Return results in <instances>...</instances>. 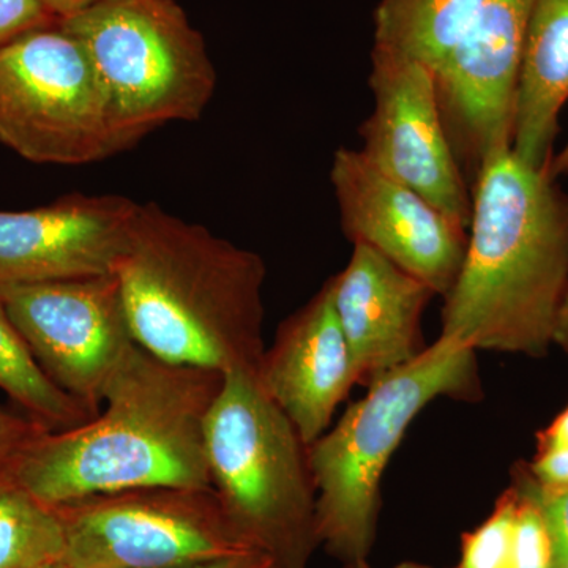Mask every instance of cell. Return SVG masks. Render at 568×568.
Masks as SVG:
<instances>
[{
  "label": "cell",
  "mask_w": 568,
  "mask_h": 568,
  "mask_svg": "<svg viewBox=\"0 0 568 568\" xmlns=\"http://www.w3.org/2000/svg\"><path fill=\"white\" fill-rule=\"evenodd\" d=\"M224 375L134 345L91 420L41 432L9 469L48 506L144 487L212 488L205 422Z\"/></svg>",
  "instance_id": "6da1fadb"
},
{
  "label": "cell",
  "mask_w": 568,
  "mask_h": 568,
  "mask_svg": "<svg viewBox=\"0 0 568 568\" xmlns=\"http://www.w3.org/2000/svg\"><path fill=\"white\" fill-rule=\"evenodd\" d=\"M462 271L440 335L474 351L541 357L568 293V193L511 149L481 163Z\"/></svg>",
  "instance_id": "7a4b0ae2"
},
{
  "label": "cell",
  "mask_w": 568,
  "mask_h": 568,
  "mask_svg": "<svg viewBox=\"0 0 568 568\" xmlns=\"http://www.w3.org/2000/svg\"><path fill=\"white\" fill-rule=\"evenodd\" d=\"M114 274L145 351L168 364L256 375L267 276L260 254L140 204Z\"/></svg>",
  "instance_id": "3957f363"
},
{
  "label": "cell",
  "mask_w": 568,
  "mask_h": 568,
  "mask_svg": "<svg viewBox=\"0 0 568 568\" xmlns=\"http://www.w3.org/2000/svg\"><path fill=\"white\" fill-rule=\"evenodd\" d=\"M477 351L439 335L424 353L369 384L334 428L308 446L321 548L342 564L368 559L388 463L418 414L437 398L484 395Z\"/></svg>",
  "instance_id": "277c9868"
},
{
  "label": "cell",
  "mask_w": 568,
  "mask_h": 568,
  "mask_svg": "<svg viewBox=\"0 0 568 568\" xmlns=\"http://www.w3.org/2000/svg\"><path fill=\"white\" fill-rule=\"evenodd\" d=\"M205 448L213 491L245 544L276 568H308L321 548L308 446L254 373L224 375Z\"/></svg>",
  "instance_id": "5b68a950"
},
{
  "label": "cell",
  "mask_w": 568,
  "mask_h": 568,
  "mask_svg": "<svg viewBox=\"0 0 568 568\" xmlns=\"http://www.w3.org/2000/svg\"><path fill=\"white\" fill-rule=\"evenodd\" d=\"M58 22L84 44L126 145L211 103L215 69L175 0H99Z\"/></svg>",
  "instance_id": "8992f818"
},
{
  "label": "cell",
  "mask_w": 568,
  "mask_h": 568,
  "mask_svg": "<svg viewBox=\"0 0 568 568\" xmlns=\"http://www.w3.org/2000/svg\"><path fill=\"white\" fill-rule=\"evenodd\" d=\"M0 142L54 164L92 163L129 148L84 44L58 21L0 47Z\"/></svg>",
  "instance_id": "52a82bcc"
},
{
  "label": "cell",
  "mask_w": 568,
  "mask_h": 568,
  "mask_svg": "<svg viewBox=\"0 0 568 568\" xmlns=\"http://www.w3.org/2000/svg\"><path fill=\"white\" fill-rule=\"evenodd\" d=\"M55 510L69 568H175L253 549L213 488L121 489L69 500Z\"/></svg>",
  "instance_id": "ba28073f"
},
{
  "label": "cell",
  "mask_w": 568,
  "mask_h": 568,
  "mask_svg": "<svg viewBox=\"0 0 568 568\" xmlns=\"http://www.w3.org/2000/svg\"><path fill=\"white\" fill-rule=\"evenodd\" d=\"M0 302L40 368L97 416L111 376L136 345L118 276L9 287Z\"/></svg>",
  "instance_id": "9c48e42d"
},
{
  "label": "cell",
  "mask_w": 568,
  "mask_h": 568,
  "mask_svg": "<svg viewBox=\"0 0 568 568\" xmlns=\"http://www.w3.org/2000/svg\"><path fill=\"white\" fill-rule=\"evenodd\" d=\"M368 84L373 111L358 130V151L467 230L473 194L440 115L436 71L373 47Z\"/></svg>",
  "instance_id": "30bf717a"
},
{
  "label": "cell",
  "mask_w": 568,
  "mask_h": 568,
  "mask_svg": "<svg viewBox=\"0 0 568 568\" xmlns=\"http://www.w3.org/2000/svg\"><path fill=\"white\" fill-rule=\"evenodd\" d=\"M534 0H481L455 50L436 70L448 141L463 173L511 149L519 63Z\"/></svg>",
  "instance_id": "8fae6325"
},
{
  "label": "cell",
  "mask_w": 568,
  "mask_h": 568,
  "mask_svg": "<svg viewBox=\"0 0 568 568\" xmlns=\"http://www.w3.org/2000/svg\"><path fill=\"white\" fill-rule=\"evenodd\" d=\"M339 224L351 244L376 250L436 295L462 271L467 230L409 186L377 170L358 149L339 148L331 168Z\"/></svg>",
  "instance_id": "7c38bea8"
},
{
  "label": "cell",
  "mask_w": 568,
  "mask_h": 568,
  "mask_svg": "<svg viewBox=\"0 0 568 568\" xmlns=\"http://www.w3.org/2000/svg\"><path fill=\"white\" fill-rule=\"evenodd\" d=\"M138 205L71 194L47 207L0 212V291L114 274Z\"/></svg>",
  "instance_id": "4fadbf2b"
},
{
  "label": "cell",
  "mask_w": 568,
  "mask_h": 568,
  "mask_svg": "<svg viewBox=\"0 0 568 568\" xmlns=\"http://www.w3.org/2000/svg\"><path fill=\"white\" fill-rule=\"evenodd\" d=\"M256 377L306 446L327 432L336 409L357 386L328 280L315 297L280 324Z\"/></svg>",
  "instance_id": "5bb4252c"
},
{
  "label": "cell",
  "mask_w": 568,
  "mask_h": 568,
  "mask_svg": "<svg viewBox=\"0 0 568 568\" xmlns=\"http://www.w3.org/2000/svg\"><path fill=\"white\" fill-rule=\"evenodd\" d=\"M328 283L357 386L368 387L428 347L422 317L435 291L376 250L354 244L346 267Z\"/></svg>",
  "instance_id": "9a60e30c"
},
{
  "label": "cell",
  "mask_w": 568,
  "mask_h": 568,
  "mask_svg": "<svg viewBox=\"0 0 568 568\" xmlns=\"http://www.w3.org/2000/svg\"><path fill=\"white\" fill-rule=\"evenodd\" d=\"M568 102V0H534L519 63L511 151L548 170Z\"/></svg>",
  "instance_id": "2e32d148"
},
{
  "label": "cell",
  "mask_w": 568,
  "mask_h": 568,
  "mask_svg": "<svg viewBox=\"0 0 568 568\" xmlns=\"http://www.w3.org/2000/svg\"><path fill=\"white\" fill-rule=\"evenodd\" d=\"M481 0H381L375 48L437 70L463 39Z\"/></svg>",
  "instance_id": "e0dca14e"
},
{
  "label": "cell",
  "mask_w": 568,
  "mask_h": 568,
  "mask_svg": "<svg viewBox=\"0 0 568 568\" xmlns=\"http://www.w3.org/2000/svg\"><path fill=\"white\" fill-rule=\"evenodd\" d=\"M9 467L0 473V568L63 562L65 530L58 510L33 496Z\"/></svg>",
  "instance_id": "ac0fdd59"
},
{
  "label": "cell",
  "mask_w": 568,
  "mask_h": 568,
  "mask_svg": "<svg viewBox=\"0 0 568 568\" xmlns=\"http://www.w3.org/2000/svg\"><path fill=\"white\" fill-rule=\"evenodd\" d=\"M0 390L26 416L50 432L77 428L95 417L91 409L55 386L40 368L0 302Z\"/></svg>",
  "instance_id": "d6986e66"
},
{
  "label": "cell",
  "mask_w": 568,
  "mask_h": 568,
  "mask_svg": "<svg viewBox=\"0 0 568 568\" xmlns=\"http://www.w3.org/2000/svg\"><path fill=\"white\" fill-rule=\"evenodd\" d=\"M511 487L517 491L518 506L508 568H552L555 548L547 517L521 467Z\"/></svg>",
  "instance_id": "ffe728a7"
},
{
  "label": "cell",
  "mask_w": 568,
  "mask_h": 568,
  "mask_svg": "<svg viewBox=\"0 0 568 568\" xmlns=\"http://www.w3.org/2000/svg\"><path fill=\"white\" fill-rule=\"evenodd\" d=\"M517 506V491L510 487L480 526L463 534L462 556L452 568H508Z\"/></svg>",
  "instance_id": "44dd1931"
},
{
  "label": "cell",
  "mask_w": 568,
  "mask_h": 568,
  "mask_svg": "<svg viewBox=\"0 0 568 568\" xmlns=\"http://www.w3.org/2000/svg\"><path fill=\"white\" fill-rule=\"evenodd\" d=\"M55 22L40 0H0V47L21 33Z\"/></svg>",
  "instance_id": "7402d4cb"
},
{
  "label": "cell",
  "mask_w": 568,
  "mask_h": 568,
  "mask_svg": "<svg viewBox=\"0 0 568 568\" xmlns=\"http://www.w3.org/2000/svg\"><path fill=\"white\" fill-rule=\"evenodd\" d=\"M525 473V469H523ZM534 491L540 500L544 508L545 517H547L549 532L552 537V548H555V564L552 568H568V488L562 491L544 493L537 488V485L530 480Z\"/></svg>",
  "instance_id": "603a6c76"
},
{
  "label": "cell",
  "mask_w": 568,
  "mask_h": 568,
  "mask_svg": "<svg viewBox=\"0 0 568 568\" xmlns=\"http://www.w3.org/2000/svg\"><path fill=\"white\" fill-rule=\"evenodd\" d=\"M44 429L47 428L37 424L31 417L17 416L0 407V473L13 463L29 440Z\"/></svg>",
  "instance_id": "cb8c5ba5"
},
{
  "label": "cell",
  "mask_w": 568,
  "mask_h": 568,
  "mask_svg": "<svg viewBox=\"0 0 568 568\" xmlns=\"http://www.w3.org/2000/svg\"><path fill=\"white\" fill-rule=\"evenodd\" d=\"M175 568H276L274 560L261 551L237 552V555L223 556L204 562L190 564V566Z\"/></svg>",
  "instance_id": "d4e9b609"
},
{
  "label": "cell",
  "mask_w": 568,
  "mask_h": 568,
  "mask_svg": "<svg viewBox=\"0 0 568 568\" xmlns=\"http://www.w3.org/2000/svg\"><path fill=\"white\" fill-rule=\"evenodd\" d=\"M568 450V407L538 437V452Z\"/></svg>",
  "instance_id": "484cf974"
},
{
  "label": "cell",
  "mask_w": 568,
  "mask_h": 568,
  "mask_svg": "<svg viewBox=\"0 0 568 568\" xmlns=\"http://www.w3.org/2000/svg\"><path fill=\"white\" fill-rule=\"evenodd\" d=\"M40 2L55 21H61L71 14L80 13L99 0H40Z\"/></svg>",
  "instance_id": "4316f807"
},
{
  "label": "cell",
  "mask_w": 568,
  "mask_h": 568,
  "mask_svg": "<svg viewBox=\"0 0 568 568\" xmlns=\"http://www.w3.org/2000/svg\"><path fill=\"white\" fill-rule=\"evenodd\" d=\"M552 345L559 346L564 353L568 354V293L564 298L558 321H556L555 338Z\"/></svg>",
  "instance_id": "83f0119b"
},
{
  "label": "cell",
  "mask_w": 568,
  "mask_h": 568,
  "mask_svg": "<svg viewBox=\"0 0 568 568\" xmlns=\"http://www.w3.org/2000/svg\"><path fill=\"white\" fill-rule=\"evenodd\" d=\"M568 173V141L558 155L552 156L549 163L548 174L558 181L559 175Z\"/></svg>",
  "instance_id": "f1b7e54d"
},
{
  "label": "cell",
  "mask_w": 568,
  "mask_h": 568,
  "mask_svg": "<svg viewBox=\"0 0 568 568\" xmlns=\"http://www.w3.org/2000/svg\"><path fill=\"white\" fill-rule=\"evenodd\" d=\"M343 568H375L368 562V559L353 560V562L343 564ZM390 568H436L428 564L416 562V560H406V562L396 564Z\"/></svg>",
  "instance_id": "f546056e"
},
{
  "label": "cell",
  "mask_w": 568,
  "mask_h": 568,
  "mask_svg": "<svg viewBox=\"0 0 568 568\" xmlns=\"http://www.w3.org/2000/svg\"><path fill=\"white\" fill-rule=\"evenodd\" d=\"M43 568H69L65 566V564L61 562V564H54V566H48V567H43Z\"/></svg>",
  "instance_id": "4dcf8cb0"
}]
</instances>
